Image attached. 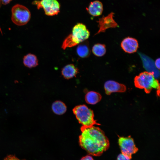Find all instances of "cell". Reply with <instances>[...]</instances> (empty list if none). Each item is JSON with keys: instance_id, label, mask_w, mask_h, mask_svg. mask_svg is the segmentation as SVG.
Instances as JSON below:
<instances>
[{"instance_id": "obj_1", "label": "cell", "mask_w": 160, "mask_h": 160, "mask_svg": "<svg viewBox=\"0 0 160 160\" xmlns=\"http://www.w3.org/2000/svg\"><path fill=\"white\" fill-rule=\"evenodd\" d=\"M79 136L81 147L89 154L100 156L109 148L110 143L104 132L97 127L82 126Z\"/></svg>"}, {"instance_id": "obj_2", "label": "cell", "mask_w": 160, "mask_h": 160, "mask_svg": "<svg viewBox=\"0 0 160 160\" xmlns=\"http://www.w3.org/2000/svg\"><path fill=\"white\" fill-rule=\"evenodd\" d=\"M90 32L84 24L79 23L73 27L72 33L64 40L61 46L63 50L71 47L87 40L89 37Z\"/></svg>"}, {"instance_id": "obj_3", "label": "cell", "mask_w": 160, "mask_h": 160, "mask_svg": "<svg viewBox=\"0 0 160 160\" xmlns=\"http://www.w3.org/2000/svg\"><path fill=\"white\" fill-rule=\"evenodd\" d=\"M134 82L136 87L144 89L147 94L150 93L153 89H156L157 94L159 96L160 84L153 73L147 71L142 72L135 77Z\"/></svg>"}, {"instance_id": "obj_4", "label": "cell", "mask_w": 160, "mask_h": 160, "mask_svg": "<svg viewBox=\"0 0 160 160\" xmlns=\"http://www.w3.org/2000/svg\"><path fill=\"white\" fill-rule=\"evenodd\" d=\"M73 111L79 123L82 126L89 127L95 125H100L95 120L93 111L84 105L76 106L73 109Z\"/></svg>"}, {"instance_id": "obj_5", "label": "cell", "mask_w": 160, "mask_h": 160, "mask_svg": "<svg viewBox=\"0 0 160 160\" xmlns=\"http://www.w3.org/2000/svg\"><path fill=\"white\" fill-rule=\"evenodd\" d=\"M11 12L12 20L17 25H24L30 19L31 12L28 9L23 5L18 4L15 5L12 9Z\"/></svg>"}, {"instance_id": "obj_6", "label": "cell", "mask_w": 160, "mask_h": 160, "mask_svg": "<svg viewBox=\"0 0 160 160\" xmlns=\"http://www.w3.org/2000/svg\"><path fill=\"white\" fill-rule=\"evenodd\" d=\"M32 4L36 5L38 9L43 8L45 14L48 16L57 15L60 12V5L57 0H35Z\"/></svg>"}, {"instance_id": "obj_7", "label": "cell", "mask_w": 160, "mask_h": 160, "mask_svg": "<svg viewBox=\"0 0 160 160\" xmlns=\"http://www.w3.org/2000/svg\"><path fill=\"white\" fill-rule=\"evenodd\" d=\"M118 143L121 153L130 159L132 158V155L138 151L133 139L130 136L126 137H120Z\"/></svg>"}, {"instance_id": "obj_8", "label": "cell", "mask_w": 160, "mask_h": 160, "mask_svg": "<svg viewBox=\"0 0 160 160\" xmlns=\"http://www.w3.org/2000/svg\"><path fill=\"white\" fill-rule=\"evenodd\" d=\"M114 14L113 12H111L107 16H103L99 19L97 22L98 24L99 29L95 35L104 32L108 28L119 27L118 24L113 19Z\"/></svg>"}, {"instance_id": "obj_9", "label": "cell", "mask_w": 160, "mask_h": 160, "mask_svg": "<svg viewBox=\"0 0 160 160\" xmlns=\"http://www.w3.org/2000/svg\"><path fill=\"white\" fill-rule=\"evenodd\" d=\"M104 88L105 93L108 95L113 92H123L126 90V87L124 85L113 80L106 81L104 84Z\"/></svg>"}, {"instance_id": "obj_10", "label": "cell", "mask_w": 160, "mask_h": 160, "mask_svg": "<svg viewBox=\"0 0 160 160\" xmlns=\"http://www.w3.org/2000/svg\"><path fill=\"white\" fill-rule=\"evenodd\" d=\"M121 47L125 52L132 53L137 51L138 48V44L136 39L127 37L124 39L122 41Z\"/></svg>"}, {"instance_id": "obj_11", "label": "cell", "mask_w": 160, "mask_h": 160, "mask_svg": "<svg viewBox=\"0 0 160 160\" xmlns=\"http://www.w3.org/2000/svg\"><path fill=\"white\" fill-rule=\"evenodd\" d=\"M87 10L91 15L98 16L102 13L103 7L102 3L99 1L96 0L90 2Z\"/></svg>"}, {"instance_id": "obj_12", "label": "cell", "mask_w": 160, "mask_h": 160, "mask_svg": "<svg viewBox=\"0 0 160 160\" xmlns=\"http://www.w3.org/2000/svg\"><path fill=\"white\" fill-rule=\"evenodd\" d=\"M79 71V69L74 65L69 64L62 69L61 74L65 79H68L76 77Z\"/></svg>"}, {"instance_id": "obj_13", "label": "cell", "mask_w": 160, "mask_h": 160, "mask_svg": "<svg viewBox=\"0 0 160 160\" xmlns=\"http://www.w3.org/2000/svg\"><path fill=\"white\" fill-rule=\"evenodd\" d=\"M78 45L76 49L77 55L82 58L88 57L90 55L91 51L88 41L86 40Z\"/></svg>"}, {"instance_id": "obj_14", "label": "cell", "mask_w": 160, "mask_h": 160, "mask_svg": "<svg viewBox=\"0 0 160 160\" xmlns=\"http://www.w3.org/2000/svg\"><path fill=\"white\" fill-rule=\"evenodd\" d=\"M38 62L36 56L31 53H29L25 55L23 58V63L24 65L29 68L36 67L38 65Z\"/></svg>"}, {"instance_id": "obj_15", "label": "cell", "mask_w": 160, "mask_h": 160, "mask_svg": "<svg viewBox=\"0 0 160 160\" xmlns=\"http://www.w3.org/2000/svg\"><path fill=\"white\" fill-rule=\"evenodd\" d=\"M102 96L99 93L94 91L88 92L85 96L87 103L91 105H95L101 100Z\"/></svg>"}, {"instance_id": "obj_16", "label": "cell", "mask_w": 160, "mask_h": 160, "mask_svg": "<svg viewBox=\"0 0 160 160\" xmlns=\"http://www.w3.org/2000/svg\"><path fill=\"white\" fill-rule=\"evenodd\" d=\"M53 112L56 114L60 115L63 114L66 111L67 108L65 104L60 101L54 102L52 106Z\"/></svg>"}, {"instance_id": "obj_17", "label": "cell", "mask_w": 160, "mask_h": 160, "mask_svg": "<svg viewBox=\"0 0 160 160\" xmlns=\"http://www.w3.org/2000/svg\"><path fill=\"white\" fill-rule=\"evenodd\" d=\"M92 51L93 53L97 57L103 56L106 52L105 46L104 44H96L92 47Z\"/></svg>"}, {"instance_id": "obj_18", "label": "cell", "mask_w": 160, "mask_h": 160, "mask_svg": "<svg viewBox=\"0 0 160 160\" xmlns=\"http://www.w3.org/2000/svg\"><path fill=\"white\" fill-rule=\"evenodd\" d=\"M117 160H130V159L121 153L118 156Z\"/></svg>"}, {"instance_id": "obj_19", "label": "cell", "mask_w": 160, "mask_h": 160, "mask_svg": "<svg viewBox=\"0 0 160 160\" xmlns=\"http://www.w3.org/2000/svg\"><path fill=\"white\" fill-rule=\"evenodd\" d=\"M4 160H20L16 157L12 155L6 157Z\"/></svg>"}, {"instance_id": "obj_20", "label": "cell", "mask_w": 160, "mask_h": 160, "mask_svg": "<svg viewBox=\"0 0 160 160\" xmlns=\"http://www.w3.org/2000/svg\"><path fill=\"white\" fill-rule=\"evenodd\" d=\"M160 58L157 59L155 61V65L157 69L159 70L160 69Z\"/></svg>"}, {"instance_id": "obj_21", "label": "cell", "mask_w": 160, "mask_h": 160, "mask_svg": "<svg viewBox=\"0 0 160 160\" xmlns=\"http://www.w3.org/2000/svg\"><path fill=\"white\" fill-rule=\"evenodd\" d=\"M80 160H94L92 157L89 155H87L83 157Z\"/></svg>"}, {"instance_id": "obj_22", "label": "cell", "mask_w": 160, "mask_h": 160, "mask_svg": "<svg viewBox=\"0 0 160 160\" xmlns=\"http://www.w3.org/2000/svg\"><path fill=\"white\" fill-rule=\"evenodd\" d=\"M12 0H1V3L4 5L9 4Z\"/></svg>"}, {"instance_id": "obj_23", "label": "cell", "mask_w": 160, "mask_h": 160, "mask_svg": "<svg viewBox=\"0 0 160 160\" xmlns=\"http://www.w3.org/2000/svg\"><path fill=\"white\" fill-rule=\"evenodd\" d=\"M1 0H0V8L1 6Z\"/></svg>"}]
</instances>
